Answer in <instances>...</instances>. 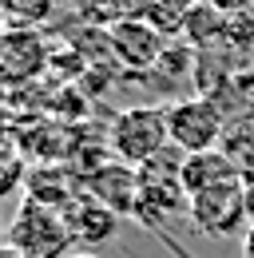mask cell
I'll return each mask as SVG.
<instances>
[{
	"label": "cell",
	"mask_w": 254,
	"mask_h": 258,
	"mask_svg": "<svg viewBox=\"0 0 254 258\" xmlns=\"http://www.w3.org/2000/svg\"><path fill=\"white\" fill-rule=\"evenodd\" d=\"M0 151H20V127L0 111Z\"/></svg>",
	"instance_id": "cell-16"
},
{
	"label": "cell",
	"mask_w": 254,
	"mask_h": 258,
	"mask_svg": "<svg viewBox=\"0 0 254 258\" xmlns=\"http://www.w3.org/2000/svg\"><path fill=\"white\" fill-rule=\"evenodd\" d=\"M199 0H147V8H143V20L147 24H155L163 36H183V20H187V12L195 8Z\"/></svg>",
	"instance_id": "cell-12"
},
{
	"label": "cell",
	"mask_w": 254,
	"mask_h": 258,
	"mask_svg": "<svg viewBox=\"0 0 254 258\" xmlns=\"http://www.w3.org/2000/svg\"><path fill=\"white\" fill-rule=\"evenodd\" d=\"M52 12H56V0H4V24L40 28L52 20Z\"/></svg>",
	"instance_id": "cell-13"
},
{
	"label": "cell",
	"mask_w": 254,
	"mask_h": 258,
	"mask_svg": "<svg viewBox=\"0 0 254 258\" xmlns=\"http://www.w3.org/2000/svg\"><path fill=\"white\" fill-rule=\"evenodd\" d=\"M167 131H171V143L195 155V151H215L226 139V115L211 96L195 92V96H179L167 103Z\"/></svg>",
	"instance_id": "cell-3"
},
{
	"label": "cell",
	"mask_w": 254,
	"mask_h": 258,
	"mask_svg": "<svg viewBox=\"0 0 254 258\" xmlns=\"http://www.w3.org/2000/svg\"><path fill=\"white\" fill-rule=\"evenodd\" d=\"M64 258H99V254H92V250H68Z\"/></svg>",
	"instance_id": "cell-21"
},
{
	"label": "cell",
	"mask_w": 254,
	"mask_h": 258,
	"mask_svg": "<svg viewBox=\"0 0 254 258\" xmlns=\"http://www.w3.org/2000/svg\"><path fill=\"white\" fill-rule=\"evenodd\" d=\"M76 4V12H80V20L84 24H119L127 16H143V8H147V0H72Z\"/></svg>",
	"instance_id": "cell-11"
},
{
	"label": "cell",
	"mask_w": 254,
	"mask_h": 258,
	"mask_svg": "<svg viewBox=\"0 0 254 258\" xmlns=\"http://www.w3.org/2000/svg\"><path fill=\"white\" fill-rule=\"evenodd\" d=\"M107 40H111V56L123 72H135V76H147L151 68L159 64L163 48L171 36H163L155 24H147L143 16H127L119 24L107 28Z\"/></svg>",
	"instance_id": "cell-6"
},
{
	"label": "cell",
	"mask_w": 254,
	"mask_h": 258,
	"mask_svg": "<svg viewBox=\"0 0 254 258\" xmlns=\"http://www.w3.org/2000/svg\"><path fill=\"white\" fill-rule=\"evenodd\" d=\"M8 258H24V254H8Z\"/></svg>",
	"instance_id": "cell-22"
},
{
	"label": "cell",
	"mask_w": 254,
	"mask_h": 258,
	"mask_svg": "<svg viewBox=\"0 0 254 258\" xmlns=\"http://www.w3.org/2000/svg\"><path fill=\"white\" fill-rule=\"evenodd\" d=\"M0 258H8V230L0 226Z\"/></svg>",
	"instance_id": "cell-20"
},
{
	"label": "cell",
	"mask_w": 254,
	"mask_h": 258,
	"mask_svg": "<svg viewBox=\"0 0 254 258\" xmlns=\"http://www.w3.org/2000/svg\"><path fill=\"white\" fill-rule=\"evenodd\" d=\"M52 60L48 36L40 28H24V24H4L0 28V88L20 92L32 88Z\"/></svg>",
	"instance_id": "cell-4"
},
{
	"label": "cell",
	"mask_w": 254,
	"mask_h": 258,
	"mask_svg": "<svg viewBox=\"0 0 254 258\" xmlns=\"http://www.w3.org/2000/svg\"><path fill=\"white\" fill-rule=\"evenodd\" d=\"M72 230L60 211L24 199L16 219L8 223V254H24V258H64L72 250Z\"/></svg>",
	"instance_id": "cell-2"
},
{
	"label": "cell",
	"mask_w": 254,
	"mask_h": 258,
	"mask_svg": "<svg viewBox=\"0 0 254 258\" xmlns=\"http://www.w3.org/2000/svg\"><path fill=\"white\" fill-rule=\"evenodd\" d=\"M80 191L99 199L103 207H111L119 219L123 215H135V195H139V175H135V167H127V163L111 159V163H99L92 167L84 179H80Z\"/></svg>",
	"instance_id": "cell-7"
},
{
	"label": "cell",
	"mask_w": 254,
	"mask_h": 258,
	"mask_svg": "<svg viewBox=\"0 0 254 258\" xmlns=\"http://www.w3.org/2000/svg\"><path fill=\"white\" fill-rule=\"evenodd\" d=\"M211 8H219L222 16H234V12H246V8H254V0H207Z\"/></svg>",
	"instance_id": "cell-17"
},
{
	"label": "cell",
	"mask_w": 254,
	"mask_h": 258,
	"mask_svg": "<svg viewBox=\"0 0 254 258\" xmlns=\"http://www.w3.org/2000/svg\"><path fill=\"white\" fill-rule=\"evenodd\" d=\"M226 44L234 48V56L254 60V8L226 16Z\"/></svg>",
	"instance_id": "cell-14"
},
{
	"label": "cell",
	"mask_w": 254,
	"mask_h": 258,
	"mask_svg": "<svg viewBox=\"0 0 254 258\" xmlns=\"http://www.w3.org/2000/svg\"><path fill=\"white\" fill-rule=\"evenodd\" d=\"M234 179H242V175H238L234 159L222 147H215V151H195V155L183 159V191H187V199L211 191V187H222V183H234Z\"/></svg>",
	"instance_id": "cell-8"
},
{
	"label": "cell",
	"mask_w": 254,
	"mask_h": 258,
	"mask_svg": "<svg viewBox=\"0 0 254 258\" xmlns=\"http://www.w3.org/2000/svg\"><path fill=\"white\" fill-rule=\"evenodd\" d=\"M64 219H68V230H72V238L76 242H103V238H111L115 234V226H119V215L111 211V207H103L99 199L80 191V199L64 211Z\"/></svg>",
	"instance_id": "cell-9"
},
{
	"label": "cell",
	"mask_w": 254,
	"mask_h": 258,
	"mask_svg": "<svg viewBox=\"0 0 254 258\" xmlns=\"http://www.w3.org/2000/svg\"><path fill=\"white\" fill-rule=\"evenodd\" d=\"M238 250H242V258H254V223L242 230V238H238Z\"/></svg>",
	"instance_id": "cell-18"
},
{
	"label": "cell",
	"mask_w": 254,
	"mask_h": 258,
	"mask_svg": "<svg viewBox=\"0 0 254 258\" xmlns=\"http://www.w3.org/2000/svg\"><path fill=\"white\" fill-rule=\"evenodd\" d=\"M28 179V167H24V155L20 151H0V199L16 195Z\"/></svg>",
	"instance_id": "cell-15"
},
{
	"label": "cell",
	"mask_w": 254,
	"mask_h": 258,
	"mask_svg": "<svg viewBox=\"0 0 254 258\" xmlns=\"http://www.w3.org/2000/svg\"><path fill=\"white\" fill-rule=\"evenodd\" d=\"M167 143H171L167 103H135V107H123L111 119V127H107V151H111V159L127 163V167H143L147 159H155Z\"/></svg>",
	"instance_id": "cell-1"
},
{
	"label": "cell",
	"mask_w": 254,
	"mask_h": 258,
	"mask_svg": "<svg viewBox=\"0 0 254 258\" xmlns=\"http://www.w3.org/2000/svg\"><path fill=\"white\" fill-rule=\"evenodd\" d=\"M242 199H246V223H254V179H246V187H242Z\"/></svg>",
	"instance_id": "cell-19"
},
{
	"label": "cell",
	"mask_w": 254,
	"mask_h": 258,
	"mask_svg": "<svg viewBox=\"0 0 254 258\" xmlns=\"http://www.w3.org/2000/svg\"><path fill=\"white\" fill-rule=\"evenodd\" d=\"M246 179H234V183H222L211 191L195 195L187 207V219L195 226V234H207V238H230L238 230H246V199H242Z\"/></svg>",
	"instance_id": "cell-5"
},
{
	"label": "cell",
	"mask_w": 254,
	"mask_h": 258,
	"mask_svg": "<svg viewBox=\"0 0 254 258\" xmlns=\"http://www.w3.org/2000/svg\"><path fill=\"white\" fill-rule=\"evenodd\" d=\"M183 40L190 48H199V52H207L215 44H226V16L219 8H211L207 0H199L187 12V20H183Z\"/></svg>",
	"instance_id": "cell-10"
}]
</instances>
